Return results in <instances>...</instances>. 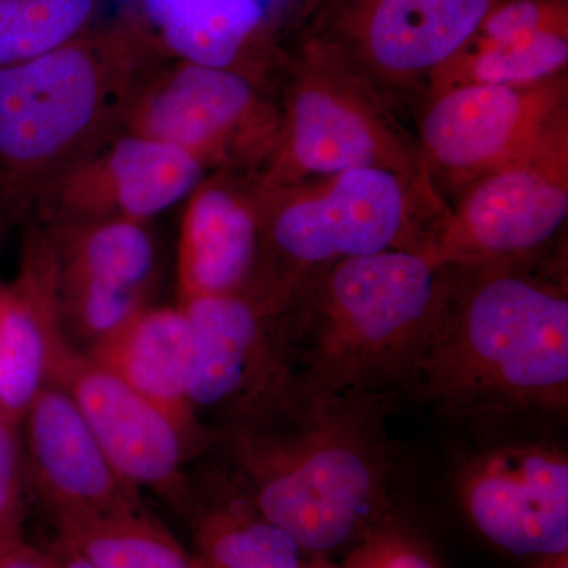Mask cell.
I'll return each instance as SVG.
<instances>
[{
    "label": "cell",
    "instance_id": "9",
    "mask_svg": "<svg viewBox=\"0 0 568 568\" xmlns=\"http://www.w3.org/2000/svg\"><path fill=\"white\" fill-rule=\"evenodd\" d=\"M178 304L192 336L186 395L194 418L212 435L297 394L284 345L286 304L257 293L200 295Z\"/></svg>",
    "mask_w": 568,
    "mask_h": 568
},
{
    "label": "cell",
    "instance_id": "30",
    "mask_svg": "<svg viewBox=\"0 0 568 568\" xmlns=\"http://www.w3.org/2000/svg\"><path fill=\"white\" fill-rule=\"evenodd\" d=\"M306 568H342L332 562L331 558H324V556H312L310 558L308 566Z\"/></svg>",
    "mask_w": 568,
    "mask_h": 568
},
{
    "label": "cell",
    "instance_id": "1",
    "mask_svg": "<svg viewBox=\"0 0 568 568\" xmlns=\"http://www.w3.org/2000/svg\"><path fill=\"white\" fill-rule=\"evenodd\" d=\"M399 392L477 437L552 432L568 416L566 283L525 261L452 267L443 320Z\"/></svg>",
    "mask_w": 568,
    "mask_h": 568
},
{
    "label": "cell",
    "instance_id": "27",
    "mask_svg": "<svg viewBox=\"0 0 568 568\" xmlns=\"http://www.w3.org/2000/svg\"><path fill=\"white\" fill-rule=\"evenodd\" d=\"M0 568H52V564L47 549L24 540L0 552Z\"/></svg>",
    "mask_w": 568,
    "mask_h": 568
},
{
    "label": "cell",
    "instance_id": "16",
    "mask_svg": "<svg viewBox=\"0 0 568 568\" xmlns=\"http://www.w3.org/2000/svg\"><path fill=\"white\" fill-rule=\"evenodd\" d=\"M26 426V473L55 530L145 507L104 455L69 392L50 381Z\"/></svg>",
    "mask_w": 568,
    "mask_h": 568
},
{
    "label": "cell",
    "instance_id": "2",
    "mask_svg": "<svg viewBox=\"0 0 568 568\" xmlns=\"http://www.w3.org/2000/svg\"><path fill=\"white\" fill-rule=\"evenodd\" d=\"M390 395H313L224 426L212 447L261 511L331 558L395 518L384 420Z\"/></svg>",
    "mask_w": 568,
    "mask_h": 568
},
{
    "label": "cell",
    "instance_id": "23",
    "mask_svg": "<svg viewBox=\"0 0 568 568\" xmlns=\"http://www.w3.org/2000/svg\"><path fill=\"white\" fill-rule=\"evenodd\" d=\"M97 568H204L145 507L55 530Z\"/></svg>",
    "mask_w": 568,
    "mask_h": 568
},
{
    "label": "cell",
    "instance_id": "20",
    "mask_svg": "<svg viewBox=\"0 0 568 568\" xmlns=\"http://www.w3.org/2000/svg\"><path fill=\"white\" fill-rule=\"evenodd\" d=\"M65 343L47 295L28 275L0 284V417L20 428Z\"/></svg>",
    "mask_w": 568,
    "mask_h": 568
},
{
    "label": "cell",
    "instance_id": "22",
    "mask_svg": "<svg viewBox=\"0 0 568 568\" xmlns=\"http://www.w3.org/2000/svg\"><path fill=\"white\" fill-rule=\"evenodd\" d=\"M567 65L568 24H559L507 39H473L433 82L526 88L566 77Z\"/></svg>",
    "mask_w": 568,
    "mask_h": 568
},
{
    "label": "cell",
    "instance_id": "17",
    "mask_svg": "<svg viewBox=\"0 0 568 568\" xmlns=\"http://www.w3.org/2000/svg\"><path fill=\"white\" fill-rule=\"evenodd\" d=\"M245 173L215 171L186 197L178 246L179 301L254 293L264 260V190Z\"/></svg>",
    "mask_w": 568,
    "mask_h": 568
},
{
    "label": "cell",
    "instance_id": "21",
    "mask_svg": "<svg viewBox=\"0 0 568 568\" xmlns=\"http://www.w3.org/2000/svg\"><path fill=\"white\" fill-rule=\"evenodd\" d=\"M152 26L166 55L245 71L242 62L264 36L260 0H153ZM246 73V71H245Z\"/></svg>",
    "mask_w": 568,
    "mask_h": 568
},
{
    "label": "cell",
    "instance_id": "12",
    "mask_svg": "<svg viewBox=\"0 0 568 568\" xmlns=\"http://www.w3.org/2000/svg\"><path fill=\"white\" fill-rule=\"evenodd\" d=\"M496 0H323L310 37L364 84L435 81L465 50Z\"/></svg>",
    "mask_w": 568,
    "mask_h": 568
},
{
    "label": "cell",
    "instance_id": "33",
    "mask_svg": "<svg viewBox=\"0 0 568 568\" xmlns=\"http://www.w3.org/2000/svg\"><path fill=\"white\" fill-rule=\"evenodd\" d=\"M558 2H567V0H558Z\"/></svg>",
    "mask_w": 568,
    "mask_h": 568
},
{
    "label": "cell",
    "instance_id": "8",
    "mask_svg": "<svg viewBox=\"0 0 568 568\" xmlns=\"http://www.w3.org/2000/svg\"><path fill=\"white\" fill-rule=\"evenodd\" d=\"M280 110L245 71L164 55L134 89L122 130L168 142L205 170L248 173L267 162Z\"/></svg>",
    "mask_w": 568,
    "mask_h": 568
},
{
    "label": "cell",
    "instance_id": "25",
    "mask_svg": "<svg viewBox=\"0 0 568 568\" xmlns=\"http://www.w3.org/2000/svg\"><path fill=\"white\" fill-rule=\"evenodd\" d=\"M342 568H443L432 549L398 519L377 526L347 552Z\"/></svg>",
    "mask_w": 568,
    "mask_h": 568
},
{
    "label": "cell",
    "instance_id": "5",
    "mask_svg": "<svg viewBox=\"0 0 568 568\" xmlns=\"http://www.w3.org/2000/svg\"><path fill=\"white\" fill-rule=\"evenodd\" d=\"M263 183V182H261ZM410 178L357 168L297 185L265 186L260 293L290 301L317 272L353 257L417 250L410 233Z\"/></svg>",
    "mask_w": 568,
    "mask_h": 568
},
{
    "label": "cell",
    "instance_id": "3",
    "mask_svg": "<svg viewBox=\"0 0 568 568\" xmlns=\"http://www.w3.org/2000/svg\"><path fill=\"white\" fill-rule=\"evenodd\" d=\"M452 267L417 250L342 261L306 280L284 308L301 394L394 395L432 343Z\"/></svg>",
    "mask_w": 568,
    "mask_h": 568
},
{
    "label": "cell",
    "instance_id": "24",
    "mask_svg": "<svg viewBox=\"0 0 568 568\" xmlns=\"http://www.w3.org/2000/svg\"><path fill=\"white\" fill-rule=\"evenodd\" d=\"M103 0H0V69L47 54L99 24Z\"/></svg>",
    "mask_w": 568,
    "mask_h": 568
},
{
    "label": "cell",
    "instance_id": "4",
    "mask_svg": "<svg viewBox=\"0 0 568 568\" xmlns=\"http://www.w3.org/2000/svg\"><path fill=\"white\" fill-rule=\"evenodd\" d=\"M134 11L78 39L0 69V207L24 222L58 175L121 132L142 78L164 58Z\"/></svg>",
    "mask_w": 568,
    "mask_h": 568
},
{
    "label": "cell",
    "instance_id": "6",
    "mask_svg": "<svg viewBox=\"0 0 568 568\" xmlns=\"http://www.w3.org/2000/svg\"><path fill=\"white\" fill-rule=\"evenodd\" d=\"M21 272L47 295L59 331L88 353L149 305L159 245L151 223H29Z\"/></svg>",
    "mask_w": 568,
    "mask_h": 568
},
{
    "label": "cell",
    "instance_id": "13",
    "mask_svg": "<svg viewBox=\"0 0 568 568\" xmlns=\"http://www.w3.org/2000/svg\"><path fill=\"white\" fill-rule=\"evenodd\" d=\"M566 77L541 84L457 82L437 91L420 122L426 162L474 181L567 136Z\"/></svg>",
    "mask_w": 568,
    "mask_h": 568
},
{
    "label": "cell",
    "instance_id": "29",
    "mask_svg": "<svg viewBox=\"0 0 568 568\" xmlns=\"http://www.w3.org/2000/svg\"><path fill=\"white\" fill-rule=\"evenodd\" d=\"M532 568H568V551L541 556Z\"/></svg>",
    "mask_w": 568,
    "mask_h": 568
},
{
    "label": "cell",
    "instance_id": "32",
    "mask_svg": "<svg viewBox=\"0 0 568 568\" xmlns=\"http://www.w3.org/2000/svg\"><path fill=\"white\" fill-rule=\"evenodd\" d=\"M3 220H6V216H3L2 207H0V223H2Z\"/></svg>",
    "mask_w": 568,
    "mask_h": 568
},
{
    "label": "cell",
    "instance_id": "26",
    "mask_svg": "<svg viewBox=\"0 0 568 568\" xmlns=\"http://www.w3.org/2000/svg\"><path fill=\"white\" fill-rule=\"evenodd\" d=\"M24 452L18 439V426L0 417V552L28 540L26 519Z\"/></svg>",
    "mask_w": 568,
    "mask_h": 568
},
{
    "label": "cell",
    "instance_id": "7",
    "mask_svg": "<svg viewBox=\"0 0 568 568\" xmlns=\"http://www.w3.org/2000/svg\"><path fill=\"white\" fill-rule=\"evenodd\" d=\"M291 73L278 136L256 173L265 186L320 181L357 168L417 175L420 164L327 44L310 37Z\"/></svg>",
    "mask_w": 568,
    "mask_h": 568
},
{
    "label": "cell",
    "instance_id": "18",
    "mask_svg": "<svg viewBox=\"0 0 568 568\" xmlns=\"http://www.w3.org/2000/svg\"><path fill=\"white\" fill-rule=\"evenodd\" d=\"M178 514L204 568H306L312 558L265 517L222 465L189 469Z\"/></svg>",
    "mask_w": 568,
    "mask_h": 568
},
{
    "label": "cell",
    "instance_id": "14",
    "mask_svg": "<svg viewBox=\"0 0 568 568\" xmlns=\"http://www.w3.org/2000/svg\"><path fill=\"white\" fill-rule=\"evenodd\" d=\"M207 170L168 142L121 130L54 179L24 222L61 226L152 219L185 201Z\"/></svg>",
    "mask_w": 568,
    "mask_h": 568
},
{
    "label": "cell",
    "instance_id": "10",
    "mask_svg": "<svg viewBox=\"0 0 568 568\" xmlns=\"http://www.w3.org/2000/svg\"><path fill=\"white\" fill-rule=\"evenodd\" d=\"M455 470L459 507L485 540L518 558L568 551V454L551 432L478 437Z\"/></svg>",
    "mask_w": 568,
    "mask_h": 568
},
{
    "label": "cell",
    "instance_id": "31",
    "mask_svg": "<svg viewBox=\"0 0 568 568\" xmlns=\"http://www.w3.org/2000/svg\"><path fill=\"white\" fill-rule=\"evenodd\" d=\"M321 2H323V0H312V6L313 7L320 6Z\"/></svg>",
    "mask_w": 568,
    "mask_h": 568
},
{
    "label": "cell",
    "instance_id": "11",
    "mask_svg": "<svg viewBox=\"0 0 568 568\" xmlns=\"http://www.w3.org/2000/svg\"><path fill=\"white\" fill-rule=\"evenodd\" d=\"M568 216V138L470 181L457 211L428 235L425 253L447 267L517 263Z\"/></svg>",
    "mask_w": 568,
    "mask_h": 568
},
{
    "label": "cell",
    "instance_id": "15",
    "mask_svg": "<svg viewBox=\"0 0 568 568\" xmlns=\"http://www.w3.org/2000/svg\"><path fill=\"white\" fill-rule=\"evenodd\" d=\"M51 379L69 392L119 476L140 491L152 489L178 511L190 459L201 454L181 426L67 343L55 357Z\"/></svg>",
    "mask_w": 568,
    "mask_h": 568
},
{
    "label": "cell",
    "instance_id": "19",
    "mask_svg": "<svg viewBox=\"0 0 568 568\" xmlns=\"http://www.w3.org/2000/svg\"><path fill=\"white\" fill-rule=\"evenodd\" d=\"M190 353L192 336L182 306L149 304L84 354L159 406L203 454L213 435L190 407Z\"/></svg>",
    "mask_w": 568,
    "mask_h": 568
},
{
    "label": "cell",
    "instance_id": "28",
    "mask_svg": "<svg viewBox=\"0 0 568 568\" xmlns=\"http://www.w3.org/2000/svg\"><path fill=\"white\" fill-rule=\"evenodd\" d=\"M48 556H50L52 568H97L92 562H89L84 556L74 551L69 545L54 538L51 545L47 548Z\"/></svg>",
    "mask_w": 568,
    "mask_h": 568
}]
</instances>
